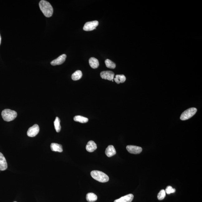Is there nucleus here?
Returning <instances> with one entry per match:
<instances>
[{
  "label": "nucleus",
  "instance_id": "obj_18",
  "mask_svg": "<svg viewBox=\"0 0 202 202\" xmlns=\"http://www.w3.org/2000/svg\"><path fill=\"white\" fill-rule=\"evenodd\" d=\"M74 119L75 121L78 122L82 123H87L89 121V119L87 118L79 115L75 116L74 118Z\"/></svg>",
  "mask_w": 202,
  "mask_h": 202
},
{
  "label": "nucleus",
  "instance_id": "obj_13",
  "mask_svg": "<svg viewBox=\"0 0 202 202\" xmlns=\"http://www.w3.org/2000/svg\"><path fill=\"white\" fill-rule=\"evenodd\" d=\"M105 153L108 157H112L116 154V151L115 147L112 145H109L107 148Z\"/></svg>",
  "mask_w": 202,
  "mask_h": 202
},
{
  "label": "nucleus",
  "instance_id": "obj_21",
  "mask_svg": "<svg viewBox=\"0 0 202 202\" xmlns=\"http://www.w3.org/2000/svg\"><path fill=\"white\" fill-rule=\"evenodd\" d=\"M105 63L106 66L108 68L114 69L116 67L115 64L109 59H106L105 61Z\"/></svg>",
  "mask_w": 202,
  "mask_h": 202
},
{
  "label": "nucleus",
  "instance_id": "obj_25",
  "mask_svg": "<svg viewBox=\"0 0 202 202\" xmlns=\"http://www.w3.org/2000/svg\"><path fill=\"white\" fill-rule=\"evenodd\" d=\"M112 82H113V80H112Z\"/></svg>",
  "mask_w": 202,
  "mask_h": 202
},
{
  "label": "nucleus",
  "instance_id": "obj_5",
  "mask_svg": "<svg viewBox=\"0 0 202 202\" xmlns=\"http://www.w3.org/2000/svg\"><path fill=\"white\" fill-rule=\"evenodd\" d=\"M99 22L97 21L88 22L84 26L83 30L86 31H90L95 29L99 25Z\"/></svg>",
  "mask_w": 202,
  "mask_h": 202
},
{
  "label": "nucleus",
  "instance_id": "obj_1",
  "mask_svg": "<svg viewBox=\"0 0 202 202\" xmlns=\"http://www.w3.org/2000/svg\"><path fill=\"white\" fill-rule=\"evenodd\" d=\"M39 6L41 10L47 17H51L53 13V9L48 2L42 0L39 3Z\"/></svg>",
  "mask_w": 202,
  "mask_h": 202
},
{
  "label": "nucleus",
  "instance_id": "obj_26",
  "mask_svg": "<svg viewBox=\"0 0 202 202\" xmlns=\"http://www.w3.org/2000/svg\"><path fill=\"white\" fill-rule=\"evenodd\" d=\"M14 202H16V201H14Z\"/></svg>",
  "mask_w": 202,
  "mask_h": 202
},
{
  "label": "nucleus",
  "instance_id": "obj_6",
  "mask_svg": "<svg viewBox=\"0 0 202 202\" xmlns=\"http://www.w3.org/2000/svg\"><path fill=\"white\" fill-rule=\"evenodd\" d=\"M39 132V127L38 125L35 124L28 129L27 135L30 137H34L38 134Z\"/></svg>",
  "mask_w": 202,
  "mask_h": 202
},
{
  "label": "nucleus",
  "instance_id": "obj_15",
  "mask_svg": "<svg viewBox=\"0 0 202 202\" xmlns=\"http://www.w3.org/2000/svg\"><path fill=\"white\" fill-rule=\"evenodd\" d=\"M89 64L91 68L96 69L99 66V63L98 60L94 57H91L89 59Z\"/></svg>",
  "mask_w": 202,
  "mask_h": 202
},
{
  "label": "nucleus",
  "instance_id": "obj_11",
  "mask_svg": "<svg viewBox=\"0 0 202 202\" xmlns=\"http://www.w3.org/2000/svg\"><path fill=\"white\" fill-rule=\"evenodd\" d=\"M7 167L6 160L2 153L0 152V170L4 171Z\"/></svg>",
  "mask_w": 202,
  "mask_h": 202
},
{
  "label": "nucleus",
  "instance_id": "obj_4",
  "mask_svg": "<svg viewBox=\"0 0 202 202\" xmlns=\"http://www.w3.org/2000/svg\"><path fill=\"white\" fill-rule=\"evenodd\" d=\"M197 112V109L194 108H190L187 109L182 113L180 116V119L181 120H186L192 118Z\"/></svg>",
  "mask_w": 202,
  "mask_h": 202
},
{
  "label": "nucleus",
  "instance_id": "obj_2",
  "mask_svg": "<svg viewBox=\"0 0 202 202\" xmlns=\"http://www.w3.org/2000/svg\"><path fill=\"white\" fill-rule=\"evenodd\" d=\"M91 175L94 179L99 182L105 183L109 180V177L105 173L98 170H94L91 173Z\"/></svg>",
  "mask_w": 202,
  "mask_h": 202
},
{
  "label": "nucleus",
  "instance_id": "obj_22",
  "mask_svg": "<svg viewBox=\"0 0 202 202\" xmlns=\"http://www.w3.org/2000/svg\"><path fill=\"white\" fill-rule=\"evenodd\" d=\"M166 195V193L165 190H162L160 191V192L158 194L157 198L159 200H162L164 199Z\"/></svg>",
  "mask_w": 202,
  "mask_h": 202
},
{
  "label": "nucleus",
  "instance_id": "obj_23",
  "mask_svg": "<svg viewBox=\"0 0 202 202\" xmlns=\"http://www.w3.org/2000/svg\"><path fill=\"white\" fill-rule=\"evenodd\" d=\"M176 191V190L175 188H173L172 187L170 186H168L166 187L165 192L166 194H170L171 193H173Z\"/></svg>",
  "mask_w": 202,
  "mask_h": 202
},
{
  "label": "nucleus",
  "instance_id": "obj_12",
  "mask_svg": "<svg viewBox=\"0 0 202 202\" xmlns=\"http://www.w3.org/2000/svg\"><path fill=\"white\" fill-rule=\"evenodd\" d=\"M97 148L96 144L94 142L91 140L88 142L87 145H86V149L87 151L89 152H92L95 150Z\"/></svg>",
  "mask_w": 202,
  "mask_h": 202
},
{
  "label": "nucleus",
  "instance_id": "obj_9",
  "mask_svg": "<svg viewBox=\"0 0 202 202\" xmlns=\"http://www.w3.org/2000/svg\"><path fill=\"white\" fill-rule=\"evenodd\" d=\"M67 56L65 54H63L60 56L57 59L53 60L50 62V64L52 65H61L65 61Z\"/></svg>",
  "mask_w": 202,
  "mask_h": 202
},
{
  "label": "nucleus",
  "instance_id": "obj_24",
  "mask_svg": "<svg viewBox=\"0 0 202 202\" xmlns=\"http://www.w3.org/2000/svg\"><path fill=\"white\" fill-rule=\"evenodd\" d=\"M1 35H0V45H1Z\"/></svg>",
  "mask_w": 202,
  "mask_h": 202
},
{
  "label": "nucleus",
  "instance_id": "obj_14",
  "mask_svg": "<svg viewBox=\"0 0 202 202\" xmlns=\"http://www.w3.org/2000/svg\"><path fill=\"white\" fill-rule=\"evenodd\" d=\"M50 148L52 151L59 152H62L63 151L62 146L58 143H51L50 145Z\"/></svg>",
  "mask_w": 202,
  "mask_h": 202
},
{
  "label": "nucleus",
  "instance_id": "obj_17",
  "mask_svg": "<svg viewBox=\"0 0 202 202\" xmlns=\"http://www.w3.org/2000/svg\"><path fill=\"white\" fill-rule=\"evenodd\" d=\"M97 196L93 193H89L86 195V200L89 202H93L96 201Z\"/></svg>",
  "mask_w": 202,
  "mask_h": 202
},
{
  "label": "nucleus",
  "instance_id": "obj_20",
  "mask_svg": "<svg viewBox=\"0 0 202 202\" xmlns=\"http://www.w3.org/2000/svg\"><path fill=\"white\" fill-rule=\"evenodd\" d=\"M60 120L59 117H56L55 120L54 121V125L56 132H59L61 130V127L60 124Z\"/></svg>",
  "mask_w": 202,
  "mask_h": 202
},
{
  "label": "nucleus",
  "instance_id": "obj_8",
  "mask_svg": "<svg viewBox=\"0 0 202 202\" xmlns=\"http://www.w3.org/2000/svg\"><path fill=\"white\" fill-rule=\"evenodd\" d=\"M115 76L114 73L111 71H104L100 73L101 77L104 79L112 80Z\"/></svg>",
  "mask_w": 202,
  "mask_h": 202
},
{
  "label": "nucleus",
  "instance_id": "obj_19",
  "mask_svg": "<svg viewBox=\"0 0 202 202\" xmlns=\"http://www.w3.org/2000/svg\"><path fill=\"white\" fill-rule=\"evenodd\" d=\"M82 76V72L79 70H76L72 75V79L74 80H77L80 79Z\"/></svg>",
  "mask_w": 202,
  "mask_h": 202
},
{
  "label": "nucleus",
  "instance_id": "obj_3",
  "mask_svg": "<svg viewBox=\"0 0 202 202\" xmlns=\"http://www.w3.org/2000/svg\"><path fill=\"white\" fill-rule=\"evenodd\" d=\"M1 115L4 120L7 122L14 120L17 116L16 112L9 109L3 110Z\"/></svg>",
  "mask_w": 202,
  "mask_h": 202
},
{
  "label": "nucleus",
  "instance_id": "obj_16",
  "mask_svg": "<svg viewBox=\"0 0 202 202\" xmlns=\"http://www.w3.org/2000/svg\"><path fill=\"white\" fill-rule=\"evenodd\" d=\"M118 84L123 83L126 80V78L123 75H116L115 78L113 79Z\"/></svg>",
  "mask_w": 202,
  "mask_h": 202
},
{
  "label": "nucleus",
  "instance_id": "obj_10",
  "mask_svg": "<svg viewBox=\"0 0 202 202\" xmlns=\"http://www.w3.org/2000/svg\"><path fill=\"white\" fill-rule=\"evenodd\" d=\"M133 198L134 195L132 194H129L116 200L114 202H132Z\"/></svg>",
  "mask_w": 202,
  "mask_h": 202
},
{
  "label": "nucleus",
  "instance_id": "obj_7",
  "mask_svg": "<svg viewBox=\"0 0 202 202\" xmlns=\"http://www.w3.org/2000/svg\"><path fill=\"white\" fill-rule=\"evenodd\" d=\"M126 149L129 153L134 154H139L142 151L141 147L133 145L127 146Z\"/></svg>",
  "mask_w": 202,
  "mask_h": 202
}]
</instances>
